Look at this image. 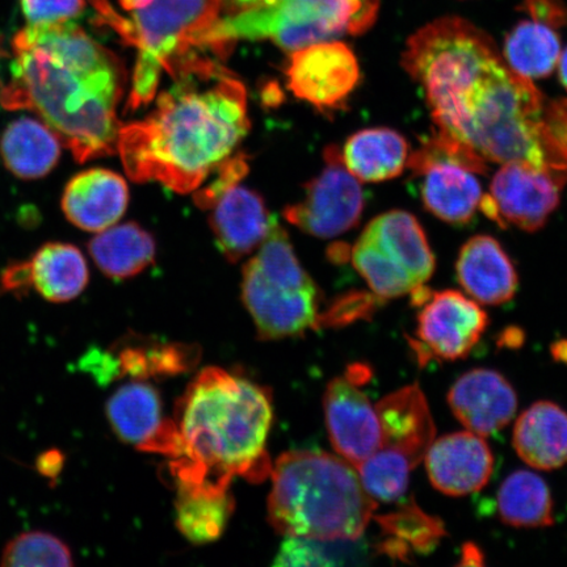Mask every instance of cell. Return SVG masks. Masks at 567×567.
<instances>
[{
	"label": "cell",
	"mask_w": 567,
	"mask_h": 567,
	"mask_svg": "<svg viewBox=\"0 0 567 567\" xmlns=\"http://www.w3.org/2000/svg\"><path fill=\"white\" fill-rule=\"evenodd\" d=\"M379 10L380 0H278L218 19L204 35L203 48L223 53L238 40H269L295 52L343 34H363Z\"/></svg>",
	"instance_id": "cell-7"
},
{
	"label": "cell",
	"mask_w": 567,
	"mask_h": 567,
	"mask_svg": "<svg viewBox=\"0 0 567 567\" xmlns=\"http://www.w3.org/2000/svg\"><path fill=\"white\" fill-rule=\"evenodd\" d=\"M566 182L567 177L526 161H509L494 175L480 208L502 226L537 231L557 209Z\"/></svg>",
	"instance_id": "cell-11"
},
{
	"label": "cell",
	"mask_w": 567,
	"mask_h": 567,
	"mask_svg": "<svg viewBox=\"0 0 567 567\" xmlns=\"http://www.w3.org/2000/svg\"><path fill=\"white\" fill-rule=\"evenodd\" d=\"M421 87L437 136L473 158L526 161L567 177V101L548 103L534 81L507 66L494 40L451 48Z\"/></svg>",
	"instance_id": "cell-1"
},
{
	"label": "cell",
	"mask_w": 567,
	"mask_h": 567,
	"mask_svg": "<svg viewBox=\"0 0 567 567\" xmlns=\"http://www.w3.org/2000/svg\"><path fill=\"white\" fill-rule=\"evenodd\" d=\"M405 137L389 127L360 131L346 142L342 158L359 181L379 183L400 176L409 165Z\"/></svg>",
	"instance_id": "cell-24"
},
{
	"label": "cell",
	"mask_w": 567,
	"mask_h": 567,
	"mask_svg": "<svg viewBox=\"0 0 567 567\" xmlns=\"http://www.w3.org/2000/svg\"><path fill=\"white\" fill-rule=\"evenodd\" d=\"M287 76L297 97L328 110L344 104L352 94L360 80V68L350 47L334 40L295 51Z\"/></svg>",
	"instance_id": "cell-14"
},
{
	"label": "cell",
	"mask_w": 567,
	"mask_h": 567,
	"mask_svg": "<svg viewBox=\"0 0 567 567\" xmlns=\"http://www.w3.org/2000/svg\"><path fill=\"white\" fill-rule=\"evenodd\" d=\"M496 507L502 522L516 528H542L555 523L547 482L528 471L509 474L499 488Z\"/></svg>",
	"instance_id": "cell-29"
},
{
	"label": "cell",
	"mask_w": 567,
	"mask_h": 567,
	"mask_svg": "<svg viewBox=\"0 0 567 567\" xmlns=\"http://www.w3.org/2000/svg\"><path fill=\"white\" fill-rule=\"evenodd\" d=\"M464 565H481L482 555L476 545H465L463 555Z\"/></svg>",
	"instance_id": "cell-41"
},
{
	"label": "cell",
	"mask_w": 567,
	"mask_h": 567,
	"mask_svg": "<svg viewBox=\"0 0 567 567\" xmlns=\"http://www.w3.org/2000/svg\"><path fill=\"white\" fill-rule=\"evenodd\" d=\"M30 265L32 288L49 302L63 303L80 297L89 284V267L73 245L47 244Z\"/></svg>",
	"instance_id": "cell-26"
},
{
	"label": "cell",
	"mask_w": 567,
	"mask_h": 567,
	"mask_svg": "<svg viewBox=\"0 0 567 567\" xmlns=\"http://www.w3.org/2000/svg\"><path fill=\"white\" fill-rule=\"evenodd\" d=\"M386 540L381 551L408 561L411 551L430 553L445 536L441 519L425 514L415 502L405 503L396 512L375 517Z\"/></svg>",
	"instance_id": "cell-30"
},
{
	"label": "cell",
	"mask_w": 567,
	"mask_h": 567,
	"mask_svg": "<svg viewBox=\"0 0 567 567\" xmlns=\"http://www.w3.org/2000/svg\"><path fill=\"white\" fill-rule=\"evenodd\" d=\"M243 297L261 339L300 337L321 323L318 288L276 217L245 267Z\"/></svg>",
	"instance_id": "cell-8"
},
{
	"label": "cell",
	"mask_w": 567,
	"mask_h": 567,
	"mask_svg": "<svg viewBox=\"0 0 567 567\" xmlns=\"http://www.w3.org/2000/svg\"><path fill=\"white\" fill-rule=\"evenodd\" d=\"M382 445L400 451L414 465L423 461L435 439V423L420 385H409L384 396L378 405Z\"/></svg>",
	"instance_id": "cell-19"
},
{
	"label": "cell",
	"mask_w": 567,
	"mask_h": 567,
	"mask_svg": "<svg viewBox=\"0 0 567 567\" xmlns=\"http://www.w3.org/2000/svg\"><path fill=\"white\" fill-rule=\"evenodd\" d=\"M118 2L120 6L123 7L124 11L131 12L146 6L148 2H151V0H118Z\"/></svg>",
	"instance_id": "cell-43"
},
{
	"label": "cell",
	"mask_w": 567,
	"mask_h": 567,
	"mask_svg": "<svg viewBox=\"0 0 567 567\" xmlns=\"http://www.w3.org/2000/svg\"><path fill=\"white\" fill-rule=\"evenodd\" d=\"M268 519L284 536L357 540L378 503L343 457L324 452H289L272 466Z\"/></svg>",
	"instance_id": "cell-5"
},
{
	"label": "cell",
	"mask_w": 567,
	"mask_h": 567,
	"mask_svg": "<svg viewBox=\"0 0 567 567\" xmlns=\"http://www.w3.org/2000/svg\"><path fill=\"white\" fill-rule=\"evenodd\" d=\"M65 463V453L52 449L40 453L38 460H35V470H38L40 476L55 481L61 476Z\"/></svg>",
	"instance_id": "cell-39"
},
{
	"label": "cell",
	"mask_w": 567,
	"mask_h": 567,
	"mask_svg": "<svg viewBox=\"0 0 567 567\" xmlns=\"http://www.w3.org/2000/svg\"><path fill=\"white\" fill-rule=\"evenodd\" d=\"M326 425L331 444L354 466L381 449L378 411L350 378L332 380L324 395Z\"/></svg>",
	"instance_id": "cell-15"
},
{
	"label": "cell",
	"mask_w": 567,
	"mask_h": 567,
	"mask_svg": "<svg viewBox=\"0 0 567 567\" xmlns=\"http://www.w3.org/2000/svg\"><path fill=\"white\" fill-rule=\"evenodd\" d=\"M326 167L308 186L303 200L284 215L290 224L319 238L340 236L359 223L364 209L360 181L346 167L342 153L328 147Z\"/></svg>",
	"instance_id": "cell-12"
},
{
	"label": "cell",
	"mask_w": 567,
	"mask_h": 567,
	"mask_svg": "<svg viewBox=\"0 0 567 567\" xmlns=\"http://www.w3.org/2000/svg\"><path fill=\"white\" fill-rule=\"evenodd\" d=\"M234 506L229 492L177 488L176 526L190 543L216 542L228 526Z\"/></svg>",
	"instance_id": "cell-31"
},
{
	"label": "cell",
	"mask_w": 567,
	"mask_h": 567,
	"mask_svg": "<svg viewBox=\"0 0 567 567\" xmlns=\"http://www.w3.org/2000/svg\"><path fill=\"white\" fill-rule=\"evenodd\" d=\"M0 565L10 567H66L74 565L69 545L45 530H31L7 543Z\"/></svg>",
	"instance_id": "cell-34"
},
{
	"label": "cell",
	"mask_w": 567,
	"mask_h": 567,
	"mask_svg": "<svg viewBox=\"0 0 567 567\" xmlns=\"http://www.w3.org/2000/svg\"><path fill=\"white\" fill-rule=\"evenodd\" d=\"M271 394L255 382L207 368L175 409L169 471L177 488L229 492L233 478L258 482L272 471L266 451Z\"/></svg>",
	"instance_id": "cell-4"
},
{
	"label": "cell",
	"mask_w": 567,
	"mask_h": 567,
	"mask_svg": "<svg viewBox=\"0 0 567 567\" xmlns=\"http://www.w3.org/2000/svg\"><path fill=\"white\" fill-rule=\"evenodd\" d=\"M275 2H278V0H223V7L229 13H236Z\"/></svg>",
	"instance_id": "cell-40"
},
{
	"label": "cell",
	"mask_w": 567,
	"mask_h": 567,
	"mask_svg": "<svg viewBox=\"0 0 567 567\" xmlns=\"http://www.w3.org/2000/svg\"><path fill=\"white\" fill-rule=\"evenodd\" d=\"M432 486L446 495L477 493L491 481V446L473 432H456L432 442L423 458Z\"/></svg>",
	"instance_id": "cell-16"
},
{
	"label": "cell",
	"mask_w": 567,
	"mask_h": 567,
	"mask_svg": "<svg viewBox=\"0 0 567 567\" xmlns=\"http://www.w3.org/2000/svg\"><path fill=\"white\" fill-rule=\"evenodd\" d=\"M102 17L137 48L127 110L137 111L157 94L163 71L174 66L195 48L218 20L223 0H151L131 11V20L117 16L106 0H92Z\"/></svg>",
	"instance_id": "cell-6"
},
{
	"label": "cell",
	"mask_w": 567,
	"mask_h": 567,
	"mask_svg": "<svg viewBox=\"0 0 567 567\" xmlns=\"http://www.w3.org/2000/svg\"><path fill=\"white\" fill-rule=\"evenodd\" d=\"M557 30L547 21L534 18L519 21L506 35L503 60L514 73L529 81L549 76L563 53Z\"/></svg>",
	"instance_id": "cell-27"
},
{
	"label": "cell",
	"mask_w": 567,
	"mask_h": 567,
	"mask_svg": "<svg viewBox=\"0 0 567 567\" xmlns=\"http://www.w3.org/2000/svg\"><path fill=\"white\" fill-rule=\"evenodd\" d=\"M105 411L115 434L140 451L152 452L167 424L157 390L144 380L120 388L106 402Z\"/></svg>",
	"instance_id": "cell-23"
},
{
	"label": "cell",
	"mask_w": 567,
	"mask_h": 567,
	"mask_svg": "<svg viewBox=\"0 0 567 567\" xmlns=\"http://www.w3.org/2000/svg\"><path fill=\"white\" fill-rule=\"evenodd\" d=\"M32 289V279L30 265L28 261H19L7 267L0 276V290L3 293H10L23 297Z\"/></svg>",
	"instance_id": "cell-37"
},
{
	"label": "cell",
	"mask_w": 567,
	"mask_h": 567,
	"mask_svg": "<svg viewBox=\"0 0 567 567\" xmlns=\"http://www.w3.org/2000/svg\"><path fill=\"white\" fill-rule=\"evenodd\" d=\"M365 545L357 540L287 536L274 566H336L358 563L365 557Z\"/></svg>",
	"instance_id": "cell-33"
},
{
	"label": "cell",
	"mask_w": 567,
	"mask_h": 567,
	"mask_svg": "<svg viewBox=\"0 0 567 567\" xmlns=\"http://www.w3.org/2000/svg\"><path fill=\"white\" fill-rule=\"evenodd\" d=\"M457 278L465 292L482 305L506 303L517 290V274L512 259L493 237L476 236L461 248Z\"/></svg>",
	"instance_id": "cell-21"
},
{
	"label": "cell",
	"mask_w": 567,
	"mask_h": 567,
	"mask_svg": "<svg viewBox=\"0 0 567 567\" xmlns=\"http://www.w3.org/2000/svg\"><path fill=\"white\" fill-rule=\"evenodd\" d=\"M217 169L218 175L216 181H213L208 187L197 190L195 195L196 204L203 209L212 208L226 190L237 186L238 182L246 175L248 168L245 158L237 157L226 159Z\"/></svg>",
	"instance_id": "cell-36"
},
{
	"label": "cell",
	"mask_w": 567,
	"mask_h": 567,
	"mask_svg": "<svg viewBox=\"0 0 567 567\" xmlns=\"http://www.w3.org/2000/svg\"><path fill=\"white\" fill-rule=\"evenodd\" d=\"M130 190L122 176L95 168L70 181L62 197L69 221L86 231L101 233L123 217Z\"/></svg>",
	"instance_id": "cell-18"
},
{
	"label": "cell",
	"mask_w": 567,
	"mask_h": 567,
	"mask_svg": "<svg viewBox=\"0 0 567 567\" xmlns=\"http://www.w3.org/2000/svg\"><path fill=\"white\" fill-rule=\"evenodd\" d=\"M487 324V315L478 302L457 290L430 295L417 316V352L431 359H464L480 342Z\"/></svg>",
	"instance_id": "cell-13"
},
{
	"label": "cell",
	"mask_w": 567,
	"mask_h": 567,
	"mask_svg": "<svg viewBox=\"0 0 567 567\" xmlns=\"http://www.w3.org/2000/svg\"><path fill=\"white\" fill-rule=\"evenodd\" d=\"M177 81L140 122L120 126L117 151L126 174L193 193L246 136V90L228 69L189 53L174 66Z\"/></svg>",
	"instance_id": "cell-3"
},
{
	"label": "cell",
	"mask_w": 567,
	"mask_h": 567,
	"mask_svg": "<svg viewBox=\"0 0 567 567\" xmlns=\"http://www.w3.org/2000/svg\"><path fill=\"white\" fill-rule=\"evenodd\" d=\"M352 264L380 299L413 295L435 271V257L417 219L390 210L367 226L352 250Z\"/></svg>",
	"instance_id": "cell-9"
},
{
	"label": "cell",
	"mask_w": 567,
	"mask_h": 567,
	"mask_svg": "<svg viewBox=\"0 0 567 567\" xmlns=\"http://www.w3.org/2000/svg\"><path fill=\"white\" fill-rule=\"evenodd\" d=\"M557 66L559 81H561L563 86L567 91V48L563 51L561 56H559Z\"/></svg>",
	"instance_id": "cell-42"
},
{
	"label": "cell",
	"mask_w": 567,
	"mask_h": 567,
	"mask_svg": "<svg viewBox=\"0 0 567 567\" xmlns=\"http://www.w3.org/2000/svg\"><path fill=\"white\" fill-rule=\"evenodd\" d=\"M408 166L422 176V200L432 215L453 225L467 224L476 215L484 197L476 174L486 172L485 163L436 136Z\"/></svg>",
	"instance_id": "cell-10"
},
{
	"label": "cell",
	"mask_w": 567,
	"mask_h": 567,
	"mask_svg": "<svg viewBox=\"0 0 567 567\" xmlns=\"http://www.w3.org/2000/svg\"><path fill=\"white\" fill-rule=\"evenodd\" d=\"M210 226L219 250L237 261L265 243L272 216L254 190L234 186L213 205Z\"/></svg>",
	"instance_id": "cell-20"
},
{
	"label": "cell",
	"mask_w": 567,
	"mask_h": 567,
	"mask_svg": "<svg viewBox=\"0 0 567 567\" xmlns=\"http://www.w3.org/2000/svg\"><path fill=\"white\" fill-rule=\"evenodd\" d=\"M529 18L547 21L556 28L567 24V9L559 0H524Z\"/></svg>",
	"instance_id": "cell-38"
},
{
	"label": "cell",
	"mask_w": 567,
	"mask_h": 567,
	"mask_svg": "<svg viewBox=\"0 0 567 567\" xmlns=\"http://www.w3.org/2000/svg\"><path fill=\"white\" fill-rule=\"evenodd\" d=\"M61 145L47 124L23 117L7 126L0 140V154L6 167L20 179H40L55 167Z\"/></svg>",
	"instance_id": "cell-25"
},
{
	"label": "cell",
	"mask_w": 567,
	"mask_h": 567,
	"mask_svg": "<svg viewBox=\"0 0 567 567\" xmlns=\"http://www.w3.org/2000/svg\"><path fill=\"white\" fill-rule=\"evenodd\" d=\"M20 3L30 24L65 23L86 9V0H20Z\"/></svg>",
	"instance_id": "cell-35"
},
{
	"label": "cell",
	"mask_w": 567,
	"mask_h": 567,
	"mask_svg": "<svg viewBox=\"0 0 567 567\" xmlns=\"http://www.w3.org/2000/svg\"><path fill=\"white\" fill-rule=\"evenodd\" d=\"M11 81L0 103L31 111L78 162L115 152L124 70L117 56L81 27L28 24L12 40Z\"/></svg>",
	"instance_id": "cell-2"
},
{
	"label": "cell",
	"mask_w": 567,
	"mask_h": 567,
	"mask_svg": "<svg viewBox=\"0 0 567 567\" xmlns=\"http://www.w3.org/2000/svg\"><path fill=\"white\" fill-rule=\"evenodd\" d=\"M357 467L368 495L374 501L389 503L406 494L410 473L415 465L400 451L381 446Z\"/></svg>",
	"instance_id": "cell-32"
},
{
	"label": "cell",
	"mask_w": 567,
	"mask_h": 567,
	"mask_svg": "<svg viewBox=\"0 0 567 567\" xmlns=\"http://www.w3.org/2000/svg\"><path fill=\"white\" fill-rule=\"evenodd\" d=\"M449 402L458 422L482 437L505 427L517 409L514 388L492 370H473L461 375L450 390Z\"/></svg>",
	"instance_id": "cell-17"
},
{
	"label": "cell",
	"mask_w": 567,
	"mask_h": 567,
	"mask_svg": "<svg viewBox=\"0 0 567 567\" xmlns=\"http://www.w3.org/2000/svg\"><path fill=\"white\" fill-rule=\"evenodd\" d=\"M91 257L112 279H127L153 264L155 244L151 234L136 224L111 226L90 244Z\"/></svg>",
	"instance_id": "cell-28"
},
{
	"label": "cell",
	"mask_w": 567,
	"mask_h": 567,
	"mask_svg": "<svg viewBox=\"0 0 567 567\" xmlns=\"http://www.w3.org/2000/svg\"><path fill=\"white\" fill-rule=\"evenodd\" d=\"M514 446L523 461L538 471L567 464V413L556 403L540 401L517 417Z\"/></svg>",
	"instance_id": "cell-22"
}]
</instances>
